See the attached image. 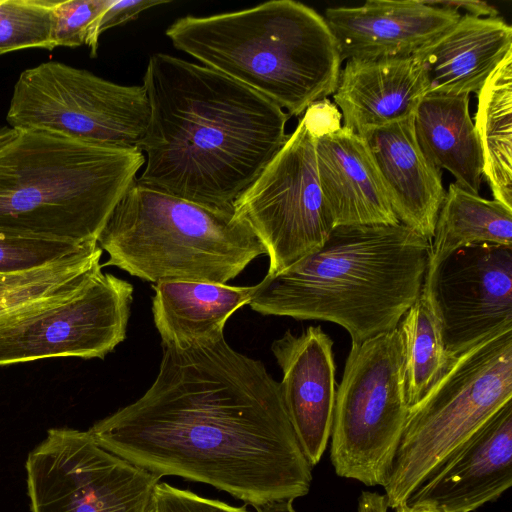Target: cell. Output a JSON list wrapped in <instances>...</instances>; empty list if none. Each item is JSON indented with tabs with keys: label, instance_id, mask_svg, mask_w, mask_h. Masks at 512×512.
I'll return each instance as SVG.
<instances>
[{
	"label": "cell",
	"instance_id": "obj_1",
	"mask_svg": "<svg viewBox=\"0 0 512 512\" xmlns=\"http://www.w3.org/2000/svg\"><path fill=\"white\" fill-rule=\"evenodd\" d=\"M88 431L107 451L160 478L205 483L253 507L294 501L312 483L279 382L224 335L164 347L150 388Z\"/></svg>",
	"mask_w": 512,
	"mask_h": 512
},
{
	"label": "cell",
	"instance_id": "obj_2",
	"mask_svg": "<svg viewBox=\"0 0 512 512\" xmlns=\"http://www.w3.org/2000/svg\"><path fill=\"white\" fill-rule=\"evenodd\" d=\"M143 86L150 119L137 182L170 195L232 209L289 137L287 112L204 65L153 54Z\"/></svg>",
	"mask_w": 512,
	"mask_h": 512
},
{
	"label": "cell",
	"instance_id": "obj_3",
	"mask_svg": "<svg viewBox=\"0 0 512 512\" xmlns=\"http://www.w3.org/2000/svg\"><path fill=\"white\" fill-rule=\"evenodd\" d=\"M429 255L430 241L401 223L335 226L319 249L266 274L249 305L335 323L361 344L398 327L421 293Z\"/></svg>",
	"mask_w": 512,
	"mask_h": 512
},
{
	"label": "cell",
	"instance_id": "obj_4",
	"mask_svg": "<svg viewBox=\"0 0 512 512\" xmlns=\"http://www.w3.org/2000/svg\"><path fill=\"white\" fill-rule=\"evenodd\" d=\"M173 46L255 90L290 116L332 95L343 62L323 16L293 0L188 15L165 31Z\"/></svg>",
	"mask_w": 512,
	"mask_h": 512
},
{
	"label": "cell",
	"instance_id": "obj_5",
	"mask_svg": "<svg viewBox=\"0 0 512 512\" xmlns=\"http://www.w3.org/2000/svg\"><path fill=\"white\" fill-rule=\"evenodd\" d=\"M144 163L139 148L11 128L0 139V227L95 245Z\"/></svg>",
	"mask_w": 512,
	"mask_h": 512
},
{
	"label": "cell",
	"instance_id": "obj_6",
	"mask_svg": "<svg viewBox=\"0 0 512 512\" xmlns=\"http://www.w3.org/2000/svg\"><path fill=\"white\" fill-rule=\"evenodd\" d=\"M97 245L116 266L152 283L226 284L265 249L233 209L188 201L137 182L117 203Z\"/></svg>",
	"mask_w": 512,
	"mask_h": 512
},
{
	"label": "cell",
	"instance_id": "obj_7",
	"mask_svg": "<svg viewBox=\"0 0 512 512\" xmlns=\"http://www.w3.org/2000/svg\"><path fill=\"white\" fill-rule=\"evenodd\" d=\"M512 401V330L454 357L441 378L409 408L386 484L388 508L411 494L495 413Z\"/></svg>",
	"mask_w": 512,
	"mask_h": 512
},
{
	"label": "cell",
	"instance_id": "obj_8",
	"mask_svg": "<svg viewBox=\"0 0 512 512\" xmlns=\"http://www.w3.org/2000/svg\"><path fill=\"white\" fill-rule=\"evenodd\" d=\"M399 330L352 344L336 389L330 458L335 473L384 486L409 414Z\"/></svg>",
	"mask_w": 512,
	"mask_h": 512
},
{
	"label": "cell",
	"instance_id": "obj_9",
	"mask_svg": "<svg viewBox=\"0 0 512 512\" xmlns=\"http://www.w3.org/2000/svg\"><path fill=\"white\" fill-rule=\"evenodd\" d=\"M12 129L41 130L92 145L139 148L150 119L144 86H124L49 61L24 70L10 100Z\"/></svg>",
	"mask_w": 512,
	"mask_h": 512
},
{
	"label": "cell",
	"instance_id": "obj_10",
	"mask_svg": "<svg viewBox=\"0 0 512 512\" xmlns=\"http://www.w3.org/2000/svg\"><path fill=\"white\" fill-rule=\"evenodd\" d=\"M315 138L299 121L253 183L234 201V214L269 257L267 275L319 249L334 228L317 170Z\"/></svg>",
	"mask_w": 512,
	"mask_h": 512
},
{
	"label": "cell",
	"instance_id": "obj_11",
	"mask_svg": "<svg viewBox=\"0 0 512 512\" xmlns=\"http://www.w3.org/2000/svg\"><path fill=\"white\" fill-rule=\"evenodd\" d=\"M133 286L98 271L84 284L0 319V366L104 358L125 340Z\"/></svg>",
	"mask_w": 512,
	"mask_h": 512
},
{
	"label": "cell",
	"instance_id": "obj_12",
	"mask_svg": "<svg viewBox=\"0 0 512 512\" xmlns=\"http://www.w3.org/2000/svg\"><path fill=\"white\" fill-rule=\"evenodd\" d=\"M25 469L31 512H151L160 480L70 428L48 430Z\"/></svg>",
	"mask_w": 512,
	"mask_h": 512
},
{
	"label": "cell",
	"instance_id": "obj_13",
	"mask_svg": "<svg viewBox=\"0 0 512 512\" xmlns=\"http://www.w3.org/2000/svg\"><path fill=\"white\" fill-rule=\"evenodd\" d=\"M423 285L432 296L451 359L512 330V247L459 248L426 271Z\"/></svg>",
	"mask_w": 512,
	"mask_h": 512
},
{
	"label": "cell",
	"instance_id": "obj_14",
	"mask_svg": "<svg viewBox=\"0 0 512 512\" xmlns=\"http://www.w3.org/2000/svg\"><path fill=\"white\" fill-rule=\"evenodd\" d=\"M512 486V401L495 413L405 505L473 512Z\"/></svg>",
	"mask_w": 512,
	"mask_h": 512
},
{
	"label": "cell",
	"instance_id": "obj_15",
	"mask_svg": "<svg viewBox=\"0 0 512 512\" xmlns=\"http://www.w3.org/2000/svg\"><path fill=\"white\" fill-rule=\"evenodd\" d=\"M333 344L321 326H309L299 335L288 330L271 345L282 370L284 405L312 466L321 460L331 435L336 396Z\"/></svg>",
	"mask_w": 512,
	"mask_h": 512
},
{
	"label": "cell",
	"instance_id": "obj_16",
	"mask_svg": "<svg viewBox=\"0 0 512 512\" xmlns=\"http://www.w3.org/2000/svg\"><path fill=\"white\" fill-rule=\"evenodd\" d=\"M461 15L423 0H367L360 6L328 8L325 20L347 61L411 56Z\"/></svg>",
	"mask_w": 512,
	"mask_h": 512
},
{
	"label": "cell",
	"instance_id": "obj_17",
	"mask_svg": "<svg viewBox=\"0 0 512 512\" xmlns=\"http://www.w3.org/2000/svg\"><path fill=\"white\" fill-rule=\"evenodd\" d=\"M334 104L344 127L365 137L414 117L427 95L424 72L414 57L350 59L340 71Z\"/></svg>",
	"mask_w": 512,
	"mask_h": 512
},
{
	"label": "cell",
	"instance_id": "obj_18",
	"mask_svg": "<svg viewBox=\"0 0 512 512\" xmlns=\"http://www.w3.org/2000/svg\"><path fill=\"white\" fill-rule=\"evenodd\" d=\"M399 222L431 241L446 191L442 170L422 152L414 117L378 128L365 137Z\"/></svg>",
	"mask_w": 512,
	"mask_h": 512
},
{
	"label": "cell",
	"instance_id": "obj_19",
	"mask_svg": "<svg viewBox=\"0 0 512 512\" xmlns=\"http://www.w3.org/2000/svg\"><path fill=\"white\" fill-rule=\"evenodd\" d=\"M511 48L512 27L502 18L464 14L412 56L424 72L427 94L470 96Z\"/></svg>",
	"mask_w": 512,
	"mask_h": 512
},
{
	"label": "cell",
	"instance_id": "obj_20",
	"mask_svg": "<svg viewBox=\"0 0 512 512\" xmlns=\"http://www.w3.org/2000/svg\"><path fill=\"white\" fill-rule=\"evenodd\" d=\"M316 160L334 227L400 223L365 138L342 126L317 139Z\"/></svg>",
	"mask_w": 512,
	"mask_h": 512
},
{
	"label": "cell",
	"instance_id": "obj_21",
	"mask_svg": "<svg viewBox=\"0 0 512 512\" xmlns=\"http://www.w3.org/2000/svg\"><path fill=\"white\" fill-rule=\"evenodd\" d=\"M153 289L152 313L162 347L183 349L223 336L231 315L249 304L254 286L168 280Z\"/></svg>",
	"mask_w": 512,
	"mask_h": 512
},
{
	"label": "cell",
	"instance_id": "obj_22",
	"mask_svg": "<svg viewBox=\"0 0 512 512\" xmlns=\"http://www.w3.org/2000/svg\"><path fill=\"white\" fill-rule=\"evenodd\" d=\"M469 101V95L427 94L416 110L414 130L426 158L438 169L448 170L456 185L478 194L484 165Z\"/></svg>",
	"mask_w": 512,
	"mask_h": 512
},
{
	"label": "cell",
	"instance_id": "obj_23",
	"mask_svg": "<svg viewBox=\"0 0 512 512\" xmlns=\"http://www.w3.org/2000/svg\"><path fill=\"white\" fill-rule=\"evenodd\" d=\"M475 244L512 247V209L451 183L430 241L427 271L455 250Z\"/></svg>",
	"mask_w": 512,
	"mask_h": 512
},
{
	"label": "cell",
	"instance_id": "obj_24",
	"mask_svg": "<svg viewBox=\"0 0 512 512\" xmlns=\"http://www.w3.org/2000/svg\"><path fill=\"white\" fill-rule=\"evenodd\" d=\"M475 129L495 200L512 209V52L477 92Z\"/></svg>",
	"mask_w": 512,
	"mask_h": 512
},
{
	"label": "cell",
	"instance_id": "obj_25",
	"mask_svg": "<svg viewBox=\"0 0 512 512\" xmlns=\"http://www.w3.org/2000/svg\"><path fill=\"white\" fill-rule=\"evenodd\" d=\"M397 329L403 344L405 396L410 408L441 378L453 359L446 352L441 323L424 285Z\"/></svg>",
	"mask_w": 512,
	"mask_h": 512
},
{
	"label": "cell",
	"instance_id": "obj_26",
	"mask_svg": "<svg viewBox=\"0 0 512 512\" xmlns=\"http://www.w3.org/2000/svg\"><path fill=\"white\" fill-rule=\"evenodd\" d=\"M102 251L95 245L40 268L0 274V319L84 284L102 270Z\"/></svg>",
	"mask_w": 512,
	"mask_h": 512
},
{
	"label": "cell",
	"instance_id": "obj_27",
	"mask_svg": "<svg viewBox=\"0 0 512 512\" xmlns=\"http://www.w3.org/2000/svg\"><path fill=\"white\" fill-rule=\"evenodd\" d=\"M55 0H0V55L42 48L53 50Z\"/></svg>",
	"mask_w": 512,
	"mask_h": 512
},
{
	"label": "cell",
	"instance_id": "obj_28",
	"mask_svg": "<svg viewBox=\"0 0 512 512\" xmlns=\"http://www.w3.org/2000/svg\"><path fill=\"white\" fill-rule=\"evenodd\" d=\"M95 245H80L0 227V274L40 268Z\"/></svg>",
	"mask_w": 512,
	"mask_h": 512
},
{
	"label": "cell",
	"instance_id": "obj_29",
	"mask_svg": "<svg viewBox=\"0 0 512 512\" xmlns=\"http://www.w3.org/2000/svg\"><path fill=\"white\" fill-rule=\"evenodd\" d=\"M111 0H55L53 6L54 46L86 44L90 29Z\"/></svg>",
	"mask_w": 512,
	"mask_h": 512
},
{
	"label": "cell",
	"instance_id": "obj_30",
	"mask_svg": "<svg viewBox=\"0 0 512 512\" xmlns=\"http://www.w3.org/2000/svg\"><path fill=\"white\" fill-rule=\"evenodd\" d=\"M151 512H248V510L246 506H232L165 482H158L153 494Z\"/></svg>",
	"mask_w": 512,
	"mask_h": 512
},
{
	"label": "cell",
	"instance_id": "obj_31",
	"mask_svg": "<svg viewBox=\"0 0 512 512\" xmlns=\"http://www.w3.org/2000/svg\"><path fill=\"white\" fill-rule=\"evenodd\" d=\"M170 2V0H111L91 26L86 41L91 56L96 57L99 37L104 31L136 19L141 12L149 8Z\"/></svg>",
	"mask_w": 512,
	"mask_h": 512
},
{
	"label": "cell",
	"instance_id": "obj_32",
	"mask_svg": "<svg viewBox=\"0 0 512 512\" xmlns=\"http://www.w3.org/2000/svg\"><path fill=\"white\" fill-rule=\"evenodd\" d=\"M301 120L317 139L337 132L341 126L342 114L328 97L310 104Z\"/></svg>",
	"mask_w": 512,
	"mask_h": 512
},
{
	"label": "cell",
	"instance_id": "obj_33",
	"mask_svg": "<svg viewBox=\"0 0 512 512\" xmlns=\"http://www.w3.org/2000/svg\"><path fill=\"white\" fill-rule=\"evenodd\" d=\"M426 4L434 5L442 8H449L460 12L459 10H465V14H469L475 17H498V10L484 1H467V0H445V1H433L423 0Z\"/></svg>",
	"mask_w": 512,
	"mask_h": 512
},
{
	"label": "cell",
	"instance_id": "obj_34",
	"mask_svg": "<svg viewBox=\"0 0 512 512\" xmlns=\"http://www.w3.org/2000/svg\"><path fill=\"white\" fill-rule=\"evenodd\" d=\"M384 495L378 492L362 491L358 498V512H387Z\"/></svg>",
	"mask_w": 512,
	"mask_h": 512
},
{
	"label": "cell",
	"instance_id": "obj_35",
	"mask_svg": "<svg viewBox=\"0 0 512 512\" xmlns=\"http://www.w3.org/2000/svg\"><path fill=\"white\" fill-rule=\"evenodd\" d=\"M293 500H281L255 506L257 512H296L293 508Z\"/></svg>",
	"mask_w": 512,
	"mask_h": 512
},
{
	"label": "cell",
	"instance_id": "obj_36",
	"mask_svg": "<svg viewBox=\"0 0 512 512\" xmlns=\"http://www.w3.org/2000/svg\"><path fill=\"white\" fill-rule=\"evenodd\" d=\"M395 512H435V509L426 506L403 505L396 508Z\"/></svg>",
	"mask_w": 512,
	"mask_h": 512
},
{
	"label": "cell",
	"instance_id": "obj_37",
	"mask_svg": "<svg viewBox=\"0 0 512 512\" xmlns=\"http://www.w3.org/2000/svg\"><path fill=\"white\" fill-rule=\"evenodd\" d=\"M9 131H10V128H8V127L0 128V139L3 138Z\"/></svg>",
	"mask_w": 512,
	"mask_h": 512
},
{
	"label": "cell",
	"instance_id": "obj_38",
	"mask_svg": "<svg viewBox=\"0 0 512 512\" xmlns=\"http://www.w3.org/2000/svg\"><path fill=\"white\" fill-rule=\"evenodd\" d=\"M435 512H444V511H441V510H436V509H435Z\"/></svg>",
	"mask_w": 512,
	"mask_h": 512
}]
</instances>
